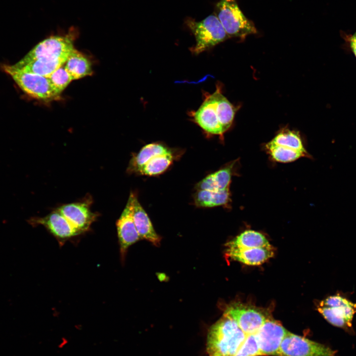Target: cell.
Returning <instances> with one entry per match:
<instances>
[{"label":"cell","instance_id":"cell-1","mask_svg":"<svg viewBox=\"0 0 356 356\" xmlns=\"http://www.w3.org/2000/svg\"><path fill=\"white\" fill-rule=\"evenodd\" d=\"M221 87L206 95L194 112L193 119L204 131L212 134H222L231 125L236 109L222 94Z\"/></svg>","mask_w":356,"mask_h":356},{"label":"cell","instance_id":"cell-2","mask_svg":"<svg viewBox=\"0 0 356 356\" xmlns=\"http://www.w3.org/2000/svg\"><path fill=\"white\" fill-rule=\"evenodd\" d=\"M247 335L233 319L224 314L209 328L207 353L209 356H235Z\"/></svg>","mask_w":356,"mask_h":356},{"label":"cell","instance_id":"cell-3","mask_svg":"<svg viewBox=\"0 0 356 356\" xmlns=\"http://www.w3.org/2000/svg\"><path fill=\"white\" fill-rule=\"evenodd\" d=\"M74 48L72 35L50 36L40 42L13 66L20 68L37 59L66 62Z\"/></svg>","mask_w":356,"mask_h":356},{"label":"cell","instance_id":"cell-4","mask_svg":"<svg viewBox=\"0 0 356 356\" xmlns=\"http://www.w3.org/2000/svg\"><path fill=\"white\" fill-rule=\"evenodd\" d=\"M216 13L229 37L244 40L257 32L254 23L243 14L236 0H221L217 3Z\"/></svg>","mask_w":356,"mask_h":356},{"label":"cell","instance_id":"cell-5","mask_svg":"<svg viewBox=\"0 0 356 356\" xmlns=\"http://www.w3.org/2000/svg\"><path fill=\"white\" fill-rule=\"evenodd\" d=\"M1 67L23 91L33 98L49 101L60 94L48 77L25 72L13 65L3 64Z\"/></svg>","mask_w":356,"mask_h":356},{"label":"cell","instance_id":"cell-6","mask_svg":"<svg viewBox=\"0 0 356 356\" xmlns=\"http://www.w3.org/2000/svg\"><path fill=\"white\" fill-rule=\"evenodd\" d=\"M186 24L193 33L196 44L191 49L195 54H199L229 38L216 14L209 15L200 21L189 18Z\"/></svg>","mask_w":356,"mask_h":356},{"label":"cell","instance_id":"cell-7","mask_svg":"<svg viewBox=\"0 0 356 356\" xmlns=\"http://www.w3.org/2000/svg\"><path fill=\"white\" fill-rule=\"evenodd\" d=\"M317 310L332 325L349 329L352 327L353 317L356 313V303L340 295H333L322 301Z\"/></svg>","mask_w":356,"mask_h":356},{"label":"cell","instance_id":"cell-8","mask_svg":"<svg viewBox=\"0 0 356 356\" xmlns=\"http://www.w3.org/2000/svg\"><path fill=\"white\" fill-rule=\"evenodd\" d=\"M336 351L317 342L288 332L284 338L279 356H334Z\"/></svg>","mask_w":356,"mask_h":356},{"label":"cell","instance_id":"cell-9","mask_svg":"<svg viewBox=\"0 0 356 356\" xmlns=\"http://www.w3.org/2000/svg\"><path fill=\"white\" fill-rule=\"evenodd\" d=\"M135 197L134 194L130 193L126 205L116 222L120 255L123 261H124L128 248L140 239L133 218Z\"/></svg>","mask_w":356,"mask_h":356},{"label":"cell","instance_id":"cell-10","mask_svg":"<svg viewBox=\"0 0 356 356\" xmlns=\"http://www.w3.org/2000/svg\"><path fill=\"white\" fill-rule=\"evenodd\" d=\"M288 332L280 322L267 318L255 333L261 356H279L281 344Z\"/></svg>","mask_w":356,"mask_h":356},{"label":"cell","instance_id":"cell-11","mask_svg":"<svg viewBox=\"0 0 356 356\" xmlns=\"http://www.w3.org/2000/svg\"><path fill=\"white\" fill-rule=\"evenodd\" d=\"M224 314L233 319L247 335L255 333L267 318L259 309L239 303L228 306Z\"/></svg>","mask_w":356,"mask_h":356},{"label":"cell","instance_id":"cell-12","mask_svg":"<svg viewBox=\"0 0 356 356\" xmlns=\"http://www.w3.org/2000/svg\"><path fill=\"white\" fill-rule=\"evenodd\" d=\"M32 225L44 226L62 245L67 240L83 233L75 228L61 213L56 210L44 217L29 220Z\"/></svg>","mask_w":356,"mask_h":356},{"label":"cell","instance_id":"cell-13","mask_svg":"<svg viewBox=\"0 0 356 356\" xmlns=\"http://www.w3.org/2000/svg\"><path fill=\"white\" fill-rule=\"evenodd\" d=\"M56 210L82 233L89 229L97 217V214L91 211L89 205L86 202L65 204Z\"/></svg>","mask_w":356,"mask_h":356},{"label":"cell","instance_id":"cell-14","mask_svg":"<svg viewBox=\"0 0 356 356\" xmlns=\"http://www.w3.org/2000/svg\"><path fill=\"white\" fill-rule=\"evenodd\" d=\"M226 253L231 259L245 265H259L273 255L272 247L253 248L242 249H226Z\"/></svg>","mask_w":356,"mask_h":356},{"label":"cell","instance_id":"cell-15","mask_svg":"<svg viewBox=\"0 0 356 356\" xmlns=\"http://www.w3.org/2000/svg\"><path fill=\"white\" fill-rule=\"evenodd\" d=\"M133 218L140 239H144L158 246L161 238L155 231L148 215L136 197L134 202Z\"/></svg>","mask_w":356,"mask_h":356},{"label":"cell","instance_id":"cell-16","mask_svg":"<svg viewBox=\"0 0 356 356\" xmlns=\"http://www.w3.org/2000/svg\"><path fill=\"white\" fill-rule=\"evenodd\" d=\"M171 152L173 151L170 148L161 143L148 144L133 157L129 164L128 171L137 174L139 170L153 157Z\"/></svg>","mask_w":356,"mask_h":356},{"label":"cell","instance_id":"cell-17","mask_svg":"<svg viewBox=\"0 0 356 356\" xmlns=\"http://www.w3.org/2000/svg\"><path fill=\"white\" fill-rule=\"evenodd\" d=\"M270 246L266 237L260 232L247 230L240 233L226 245V249H242Z\"/></svg>","mask_w":356,"mask_h":356},{"label":"cell","instance_id":"cell-18","mask_svg":"<svg viewBox=\"0 0 356 356\" xmlns=\"http://www.w3.org/2000/svg\"><path fill=\"white\" fill-rule=\"evenodd\" d=\"M231 178V169L222 168L206 176L197 184L196 188L197 190H223L229 188Z\"/></svg>","mask_w":356,"mask_h":356},{"label":"cell","instance_id":"cell-19","mask_svg":"<svg viewBox=\"0 0 356 356\" xmlns=\"http://www.w3.org/2000/svg\"><path fill=\"white\" fill-rule=\"evenodd\" d=\"M64 66L73 80L90 76L92 74L89 61L75 48L69 56Z\"/></svg>","mask_w":356,"mask_h":356},{"label":"cell","instance_id":"cell-20","mask_svg":"<svg viewBox=\"0 0 356 356\" xmlns=\"http://www.w3.org/2000/svg\"><path fill=\"white\" fill-rule=\"evenodd\" d=\"M229 189L214 191L197 190L194 196L195 204L201 207H213L226 204L229 201Z\"/></svg>","mask_w":356,"mask_h":356},{"label":"cell","instance_id":"cell-21","mask_svg":"<svg viewBox=\"0 0 356 356\" xmlns=\"http://www.w3.org/2000/svg\"><path fill=\"white\" fill-rule=\"evenodd\" d=\"M175 159L173 152L157 155L150 159L138 171L137 174L156 176L164 172Z\"/></svg>","mask_w":356,"mask_h":356},{"label":"cell","instance_id":"cell-22","mask_svg":"<svg viewBox=\"0 0 356 356\" xmlns=\"http://www.w3.org/2000/svg\"><path fill=\"white\" fill-rule=\"evenodd\" d=\"M65 63V62L62 61H51L37 59L17 68L28 73L48 77Z\"/></svg>","mask_w":356,"mask_h":356},{"label":"cell","instance_id":"cell-23","mask_svg":"<svg viewBox=\"0 0 356 356\" xmlns=\"http://www.w3.org/2000/svg\"><path fill=\"white\" fill-rule=\"evenodd\" d=\"M266 148L272 158L279 162H291L300 157L308 156V153L279 146L271 141L266 144Z\"/></svg>","mask_w":356,"mask_h":356},{"label":"cell","instance_id":"cell-24","mask_svg":"<svg viewBox=\"0 0 356 356\" xmlns=\"http://www.w3.org/2000/svg\"><path fill=\"white\" fill-rule=\"evenodd\" d=\"M270 141L279 146L307 153L304 147L300 134L294 131L283 130Z\"/></svg>","mask_w":356,"mask_h":356},{"label":"cell","instance_id":"cell-25","mask_svg":"<svg viewBox=\"0 0 356 356\" xmlns=\"http://www.w3.org/2000/svg\"><path fill=\"white\" fill-rule=\"evenodd\" d=\"M48 78L54 89L60 94L73 80L64 65L57 69Z\"/></svg>","mask_w":356,"mask_h":356},{"label":"cell","instance_id":"cell-26","mask_svg":"<svg viewBox=\"0 0 356 356\" xmlns=\"http://www.w3.org/2000/svg\"><path fill=\"white\" fill-rule=\"evenodd\" d=\"M261 356L255 333L248 334L235 356Z\"/></svg>","mask_w":356,"mask_h":356},{"label":"cell","instance_id":"cell-27","mask_svg":"<svg viewBox=\"0 0 356 356\" xmlns=\"http://www.w3.org/2000/svg\"><path fill=\"white\" fill-rule=\"evenodd\" d=\"M349 41L350 48L356 57V32L351 36Z\"/></svg>","mask_w":356,"mask_h":356}]
</instances>
